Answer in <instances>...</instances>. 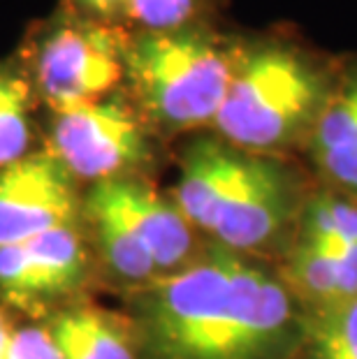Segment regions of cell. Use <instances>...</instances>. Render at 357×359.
<instances>
[{
	"mask_svg": "<svg viewBox=\"0 0 357 359\" xmlns=\"http://www.w3.org/2000/svg\"><path fill=\"white\" fill-rule=\"evenodd\" d=\"M30 144V88L26 79L0 67V170L26 156Z\"/></svg>",
	"mask_w": 357,
	"mask_h": 359,
	"instance_id": "2e32d148",
	"label": "cell"
},
{
	"mask_svg": "<svg viewBox=\"0 0 357 359\" xmlns=\"http://www.w3.org/2000/svg\"><path fill=\"white\" fill-rule=\"evenodd\" d=\"M302 323L276 269L211 243L142 287L135 330L147 359H290Z\"/></svg>",
	"mask_w": 357,
	"mask_h": 359,
	"instance_id": "6da1fadb",
	"label": "cell"
},
{
	"mask_svg": "<svg viewBox=\"0 0 357 359\" xmlns=\"http://www.w3.org/2000/svg\"><path fill=\"white\" fill-rule=\"evenodd\" d=\"M47 332L63 359H140L135 323L97 306L60 311Z\"/></svg>",
	"mask_w": 357,
	"mask_h": 359,
	"instance_id": "8fae6325",
	"label": "cell"
},
{
	"mask_svg": "<svg viewBox=\"0 0 357 359\" xmlns=\"http://www.w3.org/2000/svg\"><path fill=\"white\" fill-rule=\"evenodd\" d=\"M51 156L74 179H123L151 151L142 121L121 100L100 97L54 111Z\"/></svg>",
	"mask_w": 357,
	"mask_h": 359,
	"instance_id": "5b68a950",
	"label": "cell"
},
{
	"mask_svg": "<svg viewBox=\"0 0 357 359\" xmlns=\"http://www.w3.org/2000/svg\"><path fill=\"white\" fill-rule=\"evenodd\" d=\"M295 234L344 248L357 243V204L330 188L309 193Z\"/></svg>",
	"mask_w": 357,
	"mask_h": 359,
	"instance_id": "9a60e30c",
	"label": "cell"
},
{
	"mask_svg": "<svg viewBox=\"0 0 357 359\" xmlns=\"http://www.w3.org/2000/svg\"><path fill=\"white\" fill-rule=\"evenodd\" d=\"M77 3L86 12L102 19L119 17V14H126L130 10V0H77Z\"/></svg>",
	"mask_w": 357,
	"mask_h": 359,
	"instance_id": "ffe728a7",
	"label": "cell"
},
{
	"mask_svg": "<svg viewBox=\"0 0 357 359\" xmlns=\"http://www.w3.org/2000/svg\"><path fill=\"white\" fill-rule=\"evenodd\" d=\"M334 83L321 63L295 47L276 42L246 47L237 51L214 126L232 147L278 156L307 144Z\"/></svg>",
	"mask_w": 357,
	"mask_h": 359,
	"instance_id": "3957f363",
	"label": "cell"
},
{
	"mask_svg": "<svg viewBox=\"0 0 357 359\" xmlns=\"http://www.w3.org/2000/svg\"><path fill=\"white\" fill-rule=\"evenodd\" d=\"M237 51L200 28L142 30L123 49V72L144 116L179 133L214 126Z\"/></svg>",
	"mask_w": 357,
	"mask_h": 359,
	"instance_id": "277c9868",
	"label": "cell"
},
{
	"mask_svg": "<svg viewBox=\"0 0 357 359\" xmlns=\"http://www.w3.org/2000/svg\"><path fill=\"white\" fill-rule=\"evenodd\" d=\"M126 44L97 24L58 26L35 53V83L56 109L107 97L123 74Z\"/></svg>",
	"mask_w": 357,
	"mask_h": 359,
	"instance_id": "8992f818",
	"label": "cell"
},
{
	"mask_svg": "<svg viewBox=\"0 0 357 359\" xmlns=\"http://www.w3.org/2000/svg\"><path fill=\"white\" fill-rule=\"evenodd\" d=\"M86 211L95 230V241L109 271L123 283L144 287L158 280V271L151 255L144 250L137 236L109 204H105L93 190L86 197Z\"/></svg>",
	"mask_w": 357,
	"mask_h": 359,
	"instance_id": "7c38bea8",
	"label": "cell"
},
{
	"mask_svg": "<svg viewBox=\"0 0 357 359\" xmlns=\"http://www.w3.org/2000/svg\"><path fill=\"white\" fill-rule=\"evenodd\" d=\"M0 297L21 309L47 299L40 276L21 243L0 246Z\"/></svg>",
	"mask_w": 357,
	"mask_h": 359,
	"instance_id": "e0dca14e",
	"label": "cell"
},
{
	"mask_svg": "<svg viewBox=\"0 0 357 359\" xmlns=\"http://www.w3.org/2000/svg\"><path fill=\"white\" fill-rule=\"evenodd\" d=\"M77 211L74 177L51 154H26L0 170V246L72 225Z\"/></svg>",
	"mask_w": 357,
	"mask_h": 359,
	"instance_id": "52a82bcc",
	"label": "cell"
},
{
	"mask_svg": "<svg viewBox=\"0 0 357 359\" xmlns=\"http://www.w3.org/2000/svg\"><path fill=\"white\" fill-rule=\"evenodd\" d=\"M7 359H63L47 330L24 327L14 330Z\"/></svg>",
	"mask_w": 357,
	"mask_h": 359,
	"instance_id": "d6986e66",
	"label": "cell"
},
{
	"mask_svg": "<svg viewBox=\"0 0 357 359\" xmlns=\"http://www.w3.org/2000/svg\"><path fill=\"white\" fill-rule=\"evenodd\" d=\"M21 246L33 262L47 297L72 292L86 273V248L74 225L47 230Z\"/></svg>",
	"mask_w": 357,
	"mask_h": 359,
	"instance_id": "4fadbf2b",
	"label": "cell"
},
{
	"mask_svg": "<svg viewBox=\"0 0 357 359\" xmlns=\"http://www.w3.org/2000/svg\"><path fill=\"white\" fill-rule=\"evenodd\" d=\"M278 276L304 313L321 311L357 294V271L337 250L295 234L281 253Z\"/></svg>",
	"mask_w": 357,
	"mask_h": 359,
	"instance_id": "30bf717a",
	"label": "cell"
},
{
	"mask_svg": "<svg viewBox=\"0 0 357 359\" xmlns=\"http://www.w3.org/2000/svg\"><path fill=\"white\" fill-rule=\"evenodd\" d=\"M93 193L119 213L156 264L158 278L184 269L200 253L195 227L179 206L133 177L93 183Z\"/></svg>",
	"mask_w": 357,
	"mask_h": 359,
	"instance_id": "ba28073f",
	"label": "cell"
},
{
	"mask_svg": "<svg viewBox=\"0 0 357 359\" xmlns=\"http://www.w3.org/2000/svg\"><path fill=\"white\" fill-rule=\"evenodd\" d=\"M290 359H357V294L334 306L304 313Z\"/></svg>",
	"mask_w": 357,
	"mask_h": 359,
	"instance_id": "5bb4252c",
	"label": "cell"
},
{
	"mask_svg": "<svg viewBox=\"0 0 357 359\" xmlns=\"http://www.w3.org/2000/svg\"><path fill=\"white\" fill-rule=\"evenodd\" d=\"M12 334L14 330L7 323V318L0 313V359H7V353H10V343H12Z\"/></svg>",
	"mask_w": 357,
	"mask_h": 359,
	"instance_id": "44dd1931",
	"label": "cell"
},
{
	"mask_svg": "<svg viewBox=\"0 0 357 359\" xmlns=\"http://www.w3.org/2000/svg\"><path fill=\"white\" fill-rule=\"evenodd\" d=\"M193 12L195 0H130V10H128L144 30L181 28L193 17Z\"/></svg>",
	"mask_w": 357,
	"mask_h": 359,
	"instance_id": "ac0fdd59",
	"label": "cell"
},
{
	"mask_svg": "<svg viewBox=\"0 0 357 359\" xmlns=\"http://www.w3.org/2000/svg\"><path fill=\"white\" fill-rule=\"evenodd\" d=\"M307 193L276 156L202 137L181 156L174 204L197 232L234 253L260 257L285 250L297 230Z\"/></svg>",
	"mask_w": 357,
	"mask_h": 359,
	"instance_id": "7a4b0ae2",
	"label": "cell"
},
{
	"mask_svg": "<svg viewBox=\"0 0 357 359\" xmlns=\"http://www.w3.org/2000/svg\"><path fill=\"white\" fill-rule=\"evenodd\" d=\"M307 149L325 186L357 204V65L334 83Z\"/></svg>",
	"mask_w": 357,
	"mask_h": 359,
	"instance_id": "9c48e42d",
	"label": "cell"
}]
</instances>
